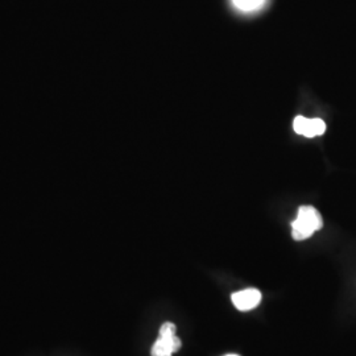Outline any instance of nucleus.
<instances>
[{
    "label": "nucleus",
    "mask_w": 356,
    "mask_h": 356,
    "mask_svg": "<svg viewBox=\"0 0 356 356\" xmlns=\"http://www.w3.org/2000/svg\"><path fill=\"white\" fill-rule=\"evenodd\" d=\"M231 300L238 310L248 312V310H252L259 306L261 301V293L257 289L250 288V289H244L241 292L234 293Z\"/></svg>",
    "instance_id": "nucleus-4"
},
{
    "label": "nucleus",
    "mask_w": 356,
    "mask_h": 356,
    "mask_svg": "<svg viewBox=\"0 0 356 356\" xmlns=\"http://www.w3.org/2000/svg\"><path fill=\"white\" fill-rule=\"evenodd\" d=\"M181 339L176 335V326L165 322L160 329V337L152 347V356H172L181 348Z\"/></svg>",
    "instance_id": "nucleus-2"
},
{
    "label": "nucleus",
    "mask_w": 356,
    "mask_h": 356,
    "mask_svg": "<svg viewBox=\"0 0 356 356\" xmlns=\"http://www.w3.org/2000/svg\"><path fill=\"white\" fill-rule=\"evenodd\" d=\"M226 356H239V355H234V354H231V355H226Z\"/></svg>",
    "instance_id": "nucleus-6"
},
{
    "label": "nucleus",
    "mask_w": 356,
    "mask_h": 356,
    "mask_svg": "<svg viewBox=\"0 0 356 356\" xmlns=\"http://www.w3.org/2000/svg\"><path fill=\"white\" fill-rule=\"evenodd\" d=\"M323 219L318 210L313 206H301L298 216L293 220L292 236L294 241L301 242L310 238L314 232L322 229Z\"/></svg>",
    "instance_id": "nucleus-1"
},
{
    "label": "nucleus",
    "mask_w": 356,
    "mask_h": 356,
    "mask_svg": "<svg viewBox=\"0 0 356 356\" xmlns=\"http://www.w3.org/2000/svg\"><path fill=\"white\" fill-rule=\"evenodd\" d=\"M293 128L298 135L305 138H316L325 134L326 124L322 119H307L305 116H297L293 122Z\"/></svg>",
    "instance_id": "nucleus-3"
},
{
    "label": "nucleus",
    "mask_w": 356,
    "mask_h": 356,
    "mask_svg": "<svg viewBox=\"0 0 356 356\" xmlns=\"http://www.w3.org/2000/svg\"><path fill=\"white\" fill-rule=\"evenodd\" d=\"M232 3L235 4L236 8L245 13H251L254 10H259L266 3V0H232Z\"/></svg>",
    "instance_id": "nucleus-5"
}]
</instances>
